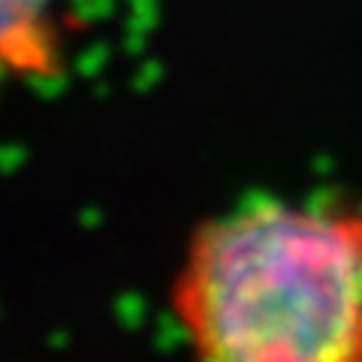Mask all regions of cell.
Returning a JSON list of instances; mask_svg holds the SVG:
<instances>
[{
	"instance_id": "cell-2",
	"label": "cell",
	"mask_w": 362,
	"mask_h": 362,
	"mask_svg": "<svg viewBox=\"0 0 362 362\" xmlns=\"http://www.w3.org/2000/svg\"><path fill=\"white\" fill-rule=\"evenodd\" d=\"M0 54H4L9 73H58V37H54L52 0H4Z\"/></svg>"
},
{
	"instance_id": "cell-1",
	"label": "cell",
	"mask_w": 362,
	"mask_h": 362,
	"mask_svg": "<svg viewBox=\"0 0 362 362\" xmlns=\"http://www.w3.org/2000/svg\"><path fill=\"white\" fill-rule=\"evenodd\" d=\"M173 311L197 362H362V214L257 202L202 223Z\"/></svg>"
}]
</instances>
